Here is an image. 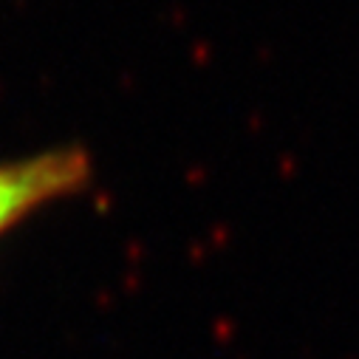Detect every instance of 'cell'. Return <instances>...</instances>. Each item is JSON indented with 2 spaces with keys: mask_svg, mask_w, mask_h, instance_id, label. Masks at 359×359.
<instances>
[{
  "mask_svg": "<svg viewBox=\"0 0 359 359\" xmlns=\"http://www.w3.org/2000/svg\"><path fill=\"white\" fill-rule=\"evenodd\" d=\"M94 175L91 156L82 147L40 150L0 164V235L26 221L40 207L76 196Z\"/></svg>",
  "mask_w": 359,
  "mask_h": 359,
  "instance_id": "6da1fadb",
  "label": "cell"
}]
</instances>
